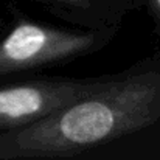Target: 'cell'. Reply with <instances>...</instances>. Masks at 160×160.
Masks as SVG:
<instances>
[{
	"instance_id": "cell-1",
	"label": "cell",
	"mask_w": 160,
	"mask_h": 160,
	"mask_svg": "<svg viewBox=\"0 0 160 160\" xmlns=\"http://www.w3.org/2000/svg\"><path fill=\"white\" fill-rule=\"evenodd\" d=\"M113 156L160 160V52L100 84L48 118L0 135V160Z\"/></svg>"
},
{
	"instance_id": "cell-2",
	"label": "cell",
	"mask_w": 160,
	"mask_h": 160,
	"mask_svg": "<svg viewBox=\"0 0 160 160\" xmlns=\"http://www.w3.org/2000/svg\"><path fill=\"white\" fill-rule=\"evenodd\" d=\"M0 16V82L41 75L107 47L120 28L84 30L28 17L14 2Z\"/></svg>"
},
{
	"instance_id": "cell-3",
	"label": "cell",
	"mask_w": 160,
	"mask_h": 160,
	"mask_svg": "<svg viewBox=\"0 0 160 160\" xmlns=\"http://www.w3.org/2000/svg\"><path fill=\"white\" fill-rule=\"evenodd\" d=\"M101 76L73 78L41 73L0 82V135L48 118L73 100L92 92Z\"/></svg>"
},
{
	"instance_id": "cell-4",
	"label": "cell",
	"mask_w": 160,
	"mask_h": 160,
	"mask_svg": "<svg viewBox=\"0 0 160 160\" xmlns=\"http://www.w3.org/2000/svg\"><path fill=\"white\" fill-rule=\"evenodd\" d=\"M67 25L84 30L120 28L134 11V0H30Z\"/></svg>"
},
{
	"instance_id": "cell-5",
	"label": "cell",
	"mask_w": 160,
	"mask_h": 160,
	"mask_svg": "<svg viewBox=\"0 0 160 160\" xmlns=\"http://www.w3.org/2000/svg\"><path fill=\"white\" fill-rule=\"evenodd\" d=\"M135 8L143 9L152 23V33L160 42V0H134Z\"/></svg>"
}]
</instances>
